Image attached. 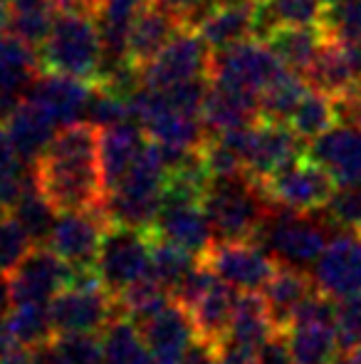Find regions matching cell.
<instances>
[{
    "mask_svg": "<svg viewBox=\"0 0 361 364\" xmlns=\"http://www.w3.org/2000/svg\"><path fill=\"white\" fill-rule=\"evenodd\" d=\"M101 129L91 122L60 127L43 156L35 161V183L55 211H82L101 206L106 198L99 164Z\"/></svg>",
    "mask_w": 361,
    "mask_h": 364,
    "instance_id": "cell-1",
    "label": "cell"
},
{
    "mask_svg": "<svg viewBox=\"0 0 361 364\" xmlns=\"http://www.w3.org/2000/svg\"><path fill=\"white\" fill-rule=\"evenodd\" d=\"M166 176H169V164L164 151L146 136V144L141 146L131 168L104 198L111 223L151 228L164 201Z\"/></svg>",
    "mask_w": 361,
    "mask_h": 364,
    "instance_id": "cell-2",
    "label": "cell"
},
{
    "mask_svg": "<svg viewBox=\"0 0 361 364\" xmlns=\"http://www.w3.org/2000/svg\"><path fill=\"white\" fill-rule=\"evenodd\" d=\"M272 203L248 173L213 176L203 193V211L216 240H252Z\"/></svg>",
    "mask_w": 361,
    "mask_h": 364,
    "instance_id": "cell-3",
    "label": "cell"
},
{
    "mask_svg": "<svg viewBox=\"0 0 361 364\" xmlns=\"http://www.w3.org/2000/svg\"><path fill=\"white\" fill-rule=\"evenodd\" d=\"M38 53L45 73L96 82L101 68V35L96 18L87 10H60Z\"/></svg>",
    "mask_w": 361,
    "mask_h": 364,
    "instance_id": "cell-4",
    "label": "cell"
},
{
    "mask_svg": "<svg viewBox=\"0 0 361 364\" xmlns=\"http://www.w3.org/2000/svg\"><path fill=\"white\" fill-rule=\"evenodd\" d=\"M334 233L337 230L319 211L304 213L272 206L252 240L265 245L279 263L307 270L317 263Z\"/></svg>",
    "mask_w": 361,
    "mask_h": 364,
    "instance_id": "cell-5",
    "label": "cell"
},
{
    "mask_svg": "<svg viewBox=\"0 0 361 364\" xmlns=\"http://www.w3.org/2000/svg\"><path fill=\"white\" fill-rule=\"evenodd\" d=\"M96 275L101 285L119 295L136 280L151 275V233L149 228L111 223L96 255Z\"/></svg>",
    "mask_w": 361,
    "mask_h": 364,
    "instance_id": "cell-6",
    "label": "cell"
},
{
    "mask_svg": "<svg viewBox=\"0 0 361 364\" xmlns=\"http://www.w3.org/2000/svg\"><path fill=\"white\" fill-rule=\"evenodd\" d=\"M260 186L272 206L309 213L319 211L329 201V196L337 188V181L322 164L314 161L304 151L289 164H284L282 168H277Z\"/></svg>",
    "mask_w": 361,
    "mask_h": 364,
    "instance_id": "cell-7",
    "label": "cell"
},
{
    "mask_svg": "<svg viewBox=\"0 0 361 364\" xmlns=\"http://www.w3.org/2000/svg\"><path fill=\"white\" fill-rule=\"evenodd\" d=\"M201 263L238 292H260L274 275L279 260L257 240H213Z\"/></svg>",
    "mask_w": 361,
    "mask_h": 364,
    "instance_id": "cell-8",
    "label": "cell"
},
{
    "mask_svg": "<svg viewBox=\"0 0 361 364\" xmlns=\"http://www.w3.org/2000/svg\"><path fill=\"white\" fill-rule=\"evenodd\" d=\"M282 70V60L270 48V43L248 38L243 43H235L231 48L213 53L211 82L213 85H226L260 95Z\"/></svg>",
    "mask_w": 361,
    "mask_h": 364,
    "instance_id": "cell-9",
    "label": "cell"
},
{
    "mask_svg": "<svg viewBox=\"0 0 361 364\" xmlns=\"http://www.w3.org/2000/svg\"><path fill=\"white\" fill-rule=\"evenodd\" d=\"M211 60L213 50L201 38V33L193 28H183L146 68L139 70L141 85L166 90L186 80L211 77Z\"/></svg>",
    "mask_w": 361,
    "mask_h": 364,
    "instance_id": "cell-10",
    "label": "cell"
},
{
    "mask_svg": "<svg viewBox=\"0 0 361 364\" xmlns=\"http://www.w3.org/2000/svg\"><path fill=\"white\" fill-rule=\"evenodd\" d=\"M109 225L111 220L104 203L82 211H62L57 213L48 245L70 268H94Z\"/></svg>",
    "mask_w": 361,
    "mask_h": 364,
    "instance_id": "cell-11",
    "label": "cell"
},
{
    "mask_svg": "<svg viewBox=\"0 0 361 364\" xmlns=\"http://www.w3.org/2000/svg\"><path fill=\"white\" fill-rule=\"evenodd\" d=\"M116 315V300L101 283L67 285L50 302L55 335L67 332H101Z\"/></svg>",
    "mask_w": 361,
    "mask_h": 364,
    "instance_id": "cell-12",
    "label": "cell"
},
{
    "mask_svg": "<svg viewBox=\"0 0 361 364\" xmlns=\"http://www.w3.org/2000/svg\"><path fill=\"white\" fill-rule=\"evenodd\" d=\"M322 292H327L334 300H342L347 295L361 290V235L354 230H337L322 250L317 263L309 268Z\"/></svg>",
    "mask_w": 361,
    "mask_h": 364,
    "instance_id": "cell-13",
    "label": "cell"
},
{
    "mask_svg": "<svg viewBox=\"0 0 361 364\" xmlns=\"http://www.w3.org/2000/svg\"><path fill=\"white\" fill-rule=\"evenodd\" d=\"M70 278H72V268L50 245H33L23 263L10 273L15 305L20 302L50 305L52 297L70 285Z\"/></svg>",
    "mask_w": 361,
    "mask_h": 364,
    "instance_id": "cell-14",
    "label": "cell"
},
{
    "mask_svg": "<svg viewBox=\"0 0 361 364\" xmlns=\"http://www.w3.org/2000/svg\"><path fill=\"white\" fill-rule=\"evenodd\" d=\"M139 327L144 332L154 364H179L196 340V327H193L191 315L174 297Z\"/></svg>",
    "mask_w": 361,
    "mask_h": 364,
    "instance_id": "cell-15",
    "label": "cell"
},
{
    "mask_svg": "<svg viewBox=\"0 0 361 364\" xmlns=\"http://www.w3.org/2000/svg\"><path fill=\"white\" fill-rule=\"evenodd\" d=\"M94 82L60 73H40L28 92V100L40 105L57 127H67L72 122H82L87 114V105Z\"/></svg>",
    "mask_w": 361,
    "mask_h": 364,
    "instance_id": "cell-16",
    "label": "cell"
},
{
    "mask_svg": "<svg viewBox=\"0 0 361 364\" xmlns=\"http://www.w3.org/2000/svg\"><path fill=\"white\" fill-rule=\"evenodd\" d=\"M304 141L292 132V127L284 122L260 119L252 127L250 156H248V176L252 181L262 183L272 176L277 168L304 154Z\"/></svg>",
    "mask_w": 361,
    "mask_h": 364,
    "instance_id": "cell-17",
    "label": "cell"
},
{
    "mask_svg": "<svg viewBox=\"0 0 361 364\" xmlns=\"http://www.w3.org/2000/svg\"><path fill=\"white\" fill-rule=\"evenodd\" d=\"M307 154L322 164L337 183H361V127L352 122L334 124L309 141Z\"/></svg>",
    "mask_w": 361,
    "mask_h": 364,
    "instance_id": "cell-18",
    "label": "cell"
},
{
    "mask_svg": "<svg viewBox=\"0 0 361 364\" xmlns=\"http://www.w3.org/2000/svg\"><path fill=\"white\" fill-rule=\"evenodd\" d=\"M149 230L161 238L174 240L196 255H203L216 240L201 201H161L156 220Z\"/></svg>",
    "mask_w": 361,
    "mask_h": 364,
    "instance_id": "cell-19",
    "label": "cell"
},
{
    "mask_svg": "<svg viewBox=\"0 0 361 364\" xmlns=\"http://www.w3.org/2000/svg\"><path fill=\"white\" fill-rule=\"evenodd\" d=\"M186 28L183 18L174 10L164 8L159 3L146 0V5L139 10L134 25L129 33V63L136 70L146 68L171 40L179 35V30Z\"/></svg>",
    "mask_w": 361,
    "mask_h": 364,
    "instance_id": "cell-20",
    "label": "cell"
},
{
    "mask_svg": "<svg viewBox=\"0 0 361 364\" xmlns=\"http://www.w3.org/2000/svg\"><path fill=\"white\" fill-rule=\"evenodd\" d=\"M8 136L13 141V149L18 151V156L23 159L28 166H35L43 151L50 146L52 136L57 134V122L48 114L40 105H35L33 100H20L15 105V109L8 114V119L3 122Z\"/></svg>",
    "mask_w": 361,
    "mask_h": 364,
    "instance_id": "cell-21",
    "label": "cell"
},
{
    "mask_svg": "<svg viewBox=\"0 0 361 364\" xmlns=\"http://www.w3.org/2000/svg\"><path fill=\"white\" fill-rule=\"evenodd\" d=\"M201 119L206 124L208 134L255 124V122L262 119L260 95H252V92L235 90V87L226 85H213L211 82L206 105L201 109Z\"/></svg>",
    "mask_w": 361,
    "mask_h": 364,
    "instance_id": "cell-22",
    "label": "cell"
},
{
    "mask_svg": "<svg viewBox=\"0 0 361 364\" xmlns=\"http://www.w3.org/2000/svg\"><path fill=\"white\" fill-rule=\"evenodd\" d=\"M235 297L238 290L216 278L211 288L203 292L193 305H188V315L196 327L198 340L213 342V345H223L231 332L233 312H235Z\"/></svg>",
    "mask_w": 361,
    "mask_h": 364,
    "instance_id": "cell-23",
    "label": "cell"
},
{
    "mask_svg": "<svg viewBox=\"0 0 361 364\" xmlns=\"http://www.w3.org/2000/svg\"><path fill=\"white\" fill-rule=\"evenodd\" d=\"M144 144H146L144 129L131 119L101 129L99 164H101V176H104L106 193L124 178V173L131 168V164L139 156Z\"/></svg>",
    "mask_w": 361,
    "mask_h": 364,
    "instance_id": "cell-24",
    "label": "cell"
},
{
    "mask_svg": "<svg viewBox=\"0 0 361 364\" xmlns=\"http://www.w3.org/2000/svg\"><path fill=\"white\" fill-rule=\"evenodd\" d=\"M312 290H317L314 278L309 270L294 268V265L279 263L277 270L267 285L262 288V297H265L267 312H270V320L274 330H287L289 322H292L294 310L299 307V302L309 295Z\"/></svg>",
    "mask_w": 361,
    "mask_h": 364,
    "instance_id": "cell-25",
    "label": "cell"
},
{
    "mask_svg": "<svg viewBox=\"0 0 361 364\" xmlns=\"http://www.w3.org/2000/svg\"><path fill=\"white\" fill-rule=\"evenodd\" d=\"M40 73H43V63H40L38 48L25 43L10 30L0 35V92L25 100Z\"/></svg>",
    "mask_w": 361,
    "mask_h": 364,
    "instance_id": "cell-26",
    "label": "cell"
},
{
    "mask_svg": "<svg viewBox=\"0 0 361 364\" xmlns=\"http://www.w3.org/2000/svg\"><path fill=\"white\" fill-rule=\"evenodd\" d=\"M255 8L257 3H221L196 30L211 45L213 53L226 50L248 38H255Z\"/></svg>",
    "mask_w": 361,
    "mask_h": 364,
    "instance_id": "cell-27",
    "label": "cell"
},
{
    "mask_svg": "<svg viewBox=\"0 0 361 364\" xmlns=\"http://www.w3.org/2000/svg\"><path fill=\"white\" fill-rule=\"evenodd\" d=\"M284 332H287L294 364H332L342 350L337 337V322H292Z\"/></svg>",
    "mask_w": 361,
    "mask_h": 364,
    "instance_id": "cell-28",
    "label": "cell"
},
{
    "mask_svg": "<svg viewBox=\"0 0 361 364\" xmlns=\"http://www.w3.org/2000/svg\"><path fill=\"white\" fill-rule=\"evenodd\" d=\"M104 364H154L141 327L129 315H114L99 332Z\"/></svg>",
    "mask_w": 361,
    "mask_h": 364,
    "instance_id": "cell-29",
    "label": "cell"
},
{
    "mask_svg": "<svg viewBox=\"0 0 361 364\" xmlns=\"http://www.w3.org/2000/svg\"><path fill=\"white\" fill-rule=\"evenodd\" d=\"M324 38L327 33L322 25H279L265 43H270L284 68L304 75L312 60L317 58Z\"/></svg>",
    "mask_w": 361,
    "mask_h": 364,
    "instance_id": "cell-30",
    "label": "cell"
},
{
    "mask_svg": "<svg viewBox=\"0 0 361 364\" xmlns=\"http://www.w3.org/2000/svg\"><path fill=\"white\" fill-rule=\"evenodd\" d=\"M272 332L274 325L270 320V312H267L262 292H238L228 340H235L240 345L257 350Z\"/></svg>",
    "mask_w": 361,
    "mask_h": 364,
    "instance_id": "cell-31",
    "label": "cell"
},
{
    "mask_svg": "<svg viewBox=\"0 0 361 364\" xmlns=\"http://www.w3.org/2000/svg\"><path fill=\"white\" fill-rule=\"evenodd\" d=\"M339 122H342V117H339L337 100L309 87L307 95L297 105V109L287 119V124L292 127V132L302 141H314L324 132L332 129L334 124H339Z\"/></svg>",
    "mask_w": 361,
    "mask_h": 364,
    "instance_id": "cell-32",
    "label": "cell"
},
{
    "mask_svg": "<svg viewBox=\"0 0 361 364\" xmlns=\"http://www.w3.org/2000/svg\"><path fill=\"white\" fill-rule=\"evenodd\" d=\"M8 213H13L18 218V223L25 228V233L30 235L33 245H48L50 235H52L55 220H57V211L55 206L43 196V191L35 183V173L30 176L28 186H25L23 196L15 201V206Z\"/></svg>",
    "mask_w": 361,
    "mask_h": 364,
    "instance_id": "cell-33",
    "label": "cell"
},
{
    "mask_svg": "<svg viewBox=\"0 0 361 364\" xmlns=\"http://www.w3.org/2000/svg\"><path fill=\"white\" fill-rule=\"evenodd\" d=\"M60 13L57 0H13L10 3V33L40 48L52 30Z\"/></svg>",
    "mask_w": 361,
    "mask_h": 364,
    "instance_id": "cell-34",
    "label": "cell"
},
{
    "mask_svg": "<svg viewBox=\"0 0 361 364\" xmlns=\"http://www.w3.org/2000/svg\"><path fill=\"white\" fill-rule=\"evenodd\" d=\"M5 332L15 345L28 347V350L50 342L55 337L50 305H43V302H20V305H15L8 322H5Z\"/></svg>",
    "mask_w": 361,
    "mask_h": 364,
    "instance_id": "cell-35",
    "label": "cell"
},
{
    "mask_svg": "<svg viewBox=\"0 0 361 364\" xmlns=\"http://www.w3.org/2000/svg\"><path fill=\"white\" fill-rule=\"evenodd\" d=\"M198 260H201V255L191 253L174 240L151 233V275L169 292L179 288L181 280L198 265Z\"/></svg>",
    "mask_w": 361,
    "mask_h": 364,
    "instance_id": "cell-36",
    "label": "cell"
},
{
    "mask_svg": "<svg viewBox=\"0 0 361 364\" xmlns=\"http://www.w3.org/2000/svg\"><path fill=\"white\" fill-rule=\"evenodd\" d=\"M309 85L299 73L284 68L265 90L260 92V112L262 119L270 122H284L292 117V112L297 109V105L302 102V97L307 95Z\"/></svg>",
    "mask_w": 361,
    "mask_h": 364,
    "instance_id": "cell-37",
    "label": "cell"
},
{
    "mask_svg": "<svg viewBox=\"0 0 361 364\" xmlns=\"http://www.w3.org/2000/svg\"><path fill=\"white\" fill-rule=\"evenodd\" d=\"M334 230H361V183H339L329 201L319 208Z\"/></svg>",
    "mask_w": 361,
    "mask_h": 364,
    "instance_id": "cell-38",
    "label": "cell"
},
{
    "mask_svg": "<svg viewBox=\"0 0 361 364\" xmlns=\"http://www.w3.org/2000/svg\"><path fill=\"white\" fill-rule=\"evenodd\" d=\"M327 38L361 43V0H332L324 8L322 23Z\"/></svg>",
    "mask_w": 361,
    "mask_h": 364,
    "instance_id": "cell-39",
    "label": "cell"
},
{
    "mask_svg": "<svg viewBox=\"0 0 361 364\" xmlns=\"http://www.w3.org/2000/svg\"><path fill=\"white\" fill-rule=\"evenodd\" d=\"M33 250V240L13 213H0V273L10 275L25 255Z\"/></svg>",
    "mask_w": 361,
    "mask_h": 364,
    "instance_id": "cell-40",
    "label": "cell"
},
{
    "mask_svg": "<svg viewBox=\"0 0 361 364\" xmlns=\"http://www.w3.org/2000/svg\"><path fill=\"white\" fill-rule=\"evenodd\" d=\"M52 345L62 364H104L101 337L96 332H67L55 335Z\"/></svg>",
    "mask_w": 361,
    "mask_h": 364,
    "instance_id": "cell-41",
    "label": "cell"
},
{
    "mask_svg": "<svg viewBox=\"0 0 361 364\" xmlns=\"http://www.w3.org/2000/svg\"><path fill=\"white\" fill-rule=\"evenodd\" d=\"M337 337L342 352L361 350V290L337 300Z\"/></svg>",
    "mask_w": 361,
    "mask_h": 364,
    "instance_id": "cell-42",
    "label": "cell"
},
{
    "mask_svg": "<svg viewBox=\"0 0 361 364\" xmlns=\"http://www.w3.org/2000/svg\"><path fill=\"white\" fill-rule=\"evenodd\" d=\"M151 3H159V5H164V8L179 13L183 18V23H186V28L196 30L198 25L221 5V0H151Z\"/></svg>",
    "mask_w": 361,
    "mask_h": 364,
    "instance_id": "cell-43",
    "label": "cell"
},
{
    "mask_svg": "<svg viewBox=\"0 0 361 364\" xmlns=\"http://www.w3.org/2000/svg\"><path fill=\"white\" fill-rule=\"evenodd\" d=\"M257 364H294L287 332L274 330L272 335L257 347Z\"/></svg>",
    "mask_w": 361,
    "mask_h": 364,
    "instance_id": "cell-44",
    "label": "cell"
},
{
    "mask_svg": "<svg viewBox=\"0 0 361 364\" xmlns=\"http://www.w3.org/2000/svg\"><path fill=\"white\" fill-rule=\"evenodd\" d=\"M218 357L221 364H257V350L235 340H226L223 345H218Z\"/></svg>",
    "mask_w": 361,
    "mask_h": 364,
    "instance_id": "cell-45",
    "label": "cell"
},
{
    "mask_svg": "<svg viewBox=\"0 0 361 364\" xmlns=\"http://www.w3.org/2000/svg\"><path fill=\"white\" fill-rule=\"evenodd\" d=\"M179 364H221L218 357V345L206 340H193V345L188 347V352L183 355V360Z\"/></svg>",
    "mask_w": 361,
    "mask_h": 364,
    "instance_id": "cell-46",
    "label": "cell"
},
{
    "mask_svg": "<svg viewBox=\"0 0 361 364\" xmlns=\"http://www.w3.org/2000/svg\"><path fill=\"white\" fill-rule=\"evenodd\" d=\"M15 307V297H13V283H10L8 275L0 273V327L8 322L10 312Z\"/></svg>",
    "mask_w": 361,
    "mask_h": 364,
    "instance_id": "cell-47",
    "label": "cell"
},
{
    "mask_svg": "<svg viewBox=\"0 0 361 364\" xmlns=\"http://www.w3.org/2000/svg\"><path fill=\"white\" fill-rule=\"evenodd\" d=\"M0 364H33V352L28 347H13L0 357Z\"/></svg>",
    "mask_w": 361,
    "mask_h": 364,
    "instance_id": "cell-48",
    "label": "cell"
},
{
    "mask_svg": "<svg viewBox=\"0 0 361 364\" xmlns=\"http://www.w3.org/2000/svg\"><path fill=\"white\" fill-rule=\"evenodd\" d=\"M101 3H104V0H57L60 10H87L91 15L99 10Z\"/></svg>",
    "mask_w": 361,
    "mask_h": 364,
    "instance_id": "cell-49",
    "label": "cell"
},
{
    "mask_svg": "<svg viewBox=\"0 0 361 364\" xmlns=\"http://www.w3.org/2000/svg\"><path fill=\"white\" fill-rule=\"evenodd\" d=\"M10 30V5L0 0V35Z\"/></svg>",
    "mask_w": 361,
    "mask_h": 364,
    "instance_id": "cell-50",
    "label": "cell"
},
{
    "mask_svg": "<svg viewBox=\"0 0 361 364\" xmlns=\"http://www.w3.org/2000/svg\"><path fill=\"white\" fill-rule=\"evenodd\" d=\"M349 364H361V350L349 352Z\"/></svg>",
    "mask_w": 361,
    "mask_h": 364,
    "instance_id": "cell-51",
    "label": "cell"
},
{
    "mask_svg": "<svg viewBox=\"0 0 361 364\" xmlns=\"http://www.w3.org/2000/svg\"><path fill=\"white\" fill-rule=\"evenodd\" d=\"M3 3H8V5H10V3H13V0H3Z\"/></svg>",
    "mask_w": 361,
    "mask_h": 364,
    "instance_id": "cell-52",
    "label": "cell"
},
{
    "mask_svg": "<svg viewBox=\"0 0 361 364\" xmlns=\"http://www.w3.org/2000/svg\"><path fill=\"white\" fill-rule=\"evenodd\" d=\"M359 235H361V230H359Z\"/></svg>",
    "mask_w": 361,
    "mask_h": 364,
    "instance_id": "cell-53",
    "label": "cell"
}]
</instances>
